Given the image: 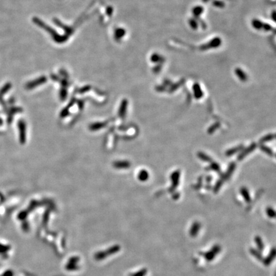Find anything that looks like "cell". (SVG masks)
<instances>
[{
    "label": "cell",
    "mask_w": 276,
    "mask_h": 276,
    "mask_svg": "<svg viewBox=\"0 0 276 276\" xmlns=\"http://www.w3.org/2000/svg\"><path fill=\"white\" fill-rule=\"evenodd\" d=\"M19 140L21 144H25L26 140V126L25 121L21 119L18 122Z\"/></svg>",
    "instance_id": "1"
},
{
    "label": "cell",
    "mask_w": 276,
    "mask_h": 276,
    "mask_svg": "<svg viewBox=\"0 0 276 276\" xmlns=\"http://www.w3.org/2000/svg\"><path fill=\"white\" fill-rule=\"evenodd\" d=\"M257 147V144L255 143H253L250 145H249L248 147H247L245 149H242V151L239 153L237 157L238 161H242L251 152H253Z\"/></svg>",
    "instance_id": "2"
},
{
    "label": "cell",
    "mask_w": 276,
    "mask_h": 276,
    "mask_svg": "<svg viewBox=\"0 0 276 276\" xmlns=\"http://www.w3.org/2000/svg\"><path fill=\"white\" fill-rule=\"evenodd\" d=\"M180 171L179 170L175 171L174 172L172 173L170 177L172 182V185L170 190L171 192L175 190V189L178 187L180 182Z\"/></svg>",
    "instance_id": "3"
},
{
    "label": "cell",
    "mask_w": 276,
    "mask_h": 276,
    "mask_svg": "<svg viewBox=\"0 0 276 276\" xmlns=\"http://www.w3.org/2000/svg\"><path fill=\"white\" fill-rule=\"evenodd\" d=\"M235 167H236V164L235 162H232L230 164L228 168H227L226 173L224 175H222V176L221 178L224 182L226 181L227 180H228L231 177V176L232 175L233 173L235 171Z\"/></svg>",
    "instance_id": "4"
},
{
    "label": "cell",
    "mask_w": 276,
    "mask_h": 276,
    "mask_svg": "<svg viewBox=\"0 0 276 276\" xmlns=\"http://www.w3.org/2000/svg\"><path fill=\"white\" fill-rule=\"evenodd\" d=\"M193 91H194V96L196 99H200L203 97V93L201 88L200 85L198 83H195L193 87Z\"/></svg>",
    "instance_id": "5"
},
{
    "label": "cell",
    "mask_w": 276,
    "mask_h": 276,
    "mask_svg": "<svg viewBox=\"0 0 276 276\" xmlns=\"http://www.w3.org/2000/svg\"><path fill=\"white\" fill-rule=\"evenodd\" d=\"M127 105H128V102L127 100H124L122 102V104L120 105V107L119 109V116H120L121 118H124V116L126 115V111H127Z\"/></svg>",
    "instance_id": "6"
},
{
    "label": "cell",
    "mask_w": 276,
    "mask_h": 276,
    "mask_svg": "<svg viewBox=\"0 0 276 276\" xmlns=\"http://www.w3.org/2000/svg\"><path fill=\"white\" fill-rule=\"evenodd\" d=\"M243 148H244V145H238L236 147L227 150L226 152V155L227 156V157H230V156H232V155H235V153L241 152V150H242Z\"/></svg>",
    "instance_id": "7"
},
{
    "label": "cell",
    "mask_w": 276,
    "mask_h": 276,
    "mask_svg": "<svg viewBox=\"0 0 276 276\" xmlns=\"http://www.w3.org/2000/svg\"><path fill=\"white\" fill-rule=\"evenodd\" d=\"M114 166L116 168L119 169H125V168H129L130 166V163L129 161H116L114 163Z\"/></svg>",
    "instance_id": "8"
},
{
    "label": "cell",
    "mask_w": 276,
    "mask_h": 276,
    "mask_svg": "<svg viewBox=\"0 0 276 276\" xmlns=\"http://www.w3.org/2000/svg\"><path fill=\"white\" fill-rule=\"evenodd\" d=\"M197 156L200 160H201L203 162H211L212 161V159L210 157V156L205 153H203V152H198Z\"/></svg>",
    "instance_id": "9"
},
{
    "label": "cell",
    "mask_w": 276,
    "mask_h": 276,
    "mask_svg": "<svg viewBox=\"0 0 276 276\" xmlns=\"http://www.w3.org/2000/svg\"><path fill=\"white\" fill-rule=\"evenodd\" d=\"M235 73H236L237 77H238V79L240 80H241L242 81L245 82V81H246L247 80L248 77H247V74L244 73V72L242 69H240V68L236 69Z\"/></svg>",
    "instance_id": "10"
},
{
    "label": "cell",
    "mask_w": 276,
    "mask_h": 276,
    "mask_svg": "<svg viewBox=\"0 0 276 276\" xmlns=\"http://www.w3.org/2000/svg\"><path fill=\"white\" fill-rule=\"evenodd\" d=\"M138 179L141 182H145L149 178V173L147 171L143 170L138 174Z\"/></svg>",
    "instance_id": "11"
},
{
    "label": "cell",
    "mask_w": 276,
    "mask_h": 276,
    "mask_svg": "<svg viewBox=\"0 0 276 276\" xmlns=\"http://www.w3.org/2000/svg\"><path fill=\"white\" fill-rule=\"evenodd\" d=\"M260 149L263 152H264L265 153L267 154V155H269V156H271V157H272V156L274 155V153L273 150H272L270 148H269V147H267V146H266V145H260Z\"/></svg>",
    "instance_id": "12"
},
{
    "label": "cell",
    "mask_w": 276,
    "mask_h": 276,
    "mask_svg": "<svg viewBox=\"0 0 276 276\" xmlns=\"http://www.w3.org/2000/svg\"><path fill=\"white\" fill-rule=\"evenodd\" d=\"M241 193L242 194V196L244 197V198L245 199V200L247 202H249L250 201V197L249 191L247 188H246V187L241 188Z\"/></svg>",
    "instance_id": "13"
},
{
    "label": "cell",
    "mask_w": 276,
    "mask_h": 276,
    "mask_svg": "<svg viewBox=\"0 0 276 276\" xmlns=\"http://www.w3.org/2000/svg\"><path fill=\"white\" fill-rule=\"evenodd\" d=\"M274 139H275V134H269L265 136H263L262 138H261L260 140V142L263 144L264 143L272 141Z\"/></svg>",
    "instance_id": "14"
},
{
    "label": "cell",
    "mask_w": 276,
    "mask_h": 276,
    "mask_svg": "<svg viewBox=\"0 0 276 276\" xmlns=\"http://www.w3.org/2000/svg\"><path fill=\"white\" fill-rule=\"evenodd\" d=\"M208 168H209L208 170H212V171H215V172H221V167H220V166L217 163V162H211V164H210V166H208Z\"/></svg>",
    "instance_id": "15"
},
{
    "label": "cell",
    "mask_w": 276,
    "mask_h": 276,
    "mask_svg": "<svg viewBox=\"0 0 276 276\" xmlns=\"http://www.w3.org/2000/svg\"><path fill=\"white\" fill-rule=\"evenodd\" d=\"M105 125V124L104 123H97L93 124L90 126V129L91 130H99Z\"/></svg>",
    "instance_id": "16"
},
{
    "label": "cell",
    "mask_w": 276,
    "mask_h": 276,
    "mask_svg": "<svg viewBox=\"0 0 276 276\" xmlns=\"http://www.w3.org/2000/svg\"><path fill=\"white\" fill-rule=\"evenodd\" d=\"M220 124L219 123H215L214 124H213L208 130V134H212L213 133L217 130L219 127H220Z\"/></svg>",
    "instance_id": "17"
},
{
    "label": "cell",
    "mask_w": 276,
    "mask_h": 276,
    "mask_svg": "<svg viewBox=\"0 0 276 276\" xmlns=\"http://www.w3.org/2000/svg\"><path fill=\"white\" fill-rule=\"evenodd\" d=\"M224 180H223L222 179V178H221V179H219V180L217 182V183H216V184H215V185L214 186V188H213V190H214V192H218L220 189H221V187H222V184H223V183H224Z\"/></svg>",
    "instance_id": "18"
},
{
    "label": "cell",
    "mask_w": 276,
    "mask_h": 276,
    "mask_svg": "<svg viewBox=\"0 0 276 276\" xmlns=\"http://www.w3.org/2000/svg\"><path fill=\"white\" fill-rule=\"evenodd\" d=\"M182 85V82H177V83L175 84V85H173L172 86V87L171 88V89H170V92H173V91H175V90H177Z\"/></svg>",
    "instance_id": "19"
},
{
    "label": "cell",
    "mask_w": 276,
    "mask_h": 276,
    "mask_svg": "<svg viewBox=\"0 0 276 276\" xmlns=\"http://www.w3.org/2000/svg\"><path fill=\"white\" fill-rule=\"evenodd\" d=\"M3 124V119L2 118H0V126L2 125Z\"/></svg>",
    "instance_id": "20"
}]
</instances>
